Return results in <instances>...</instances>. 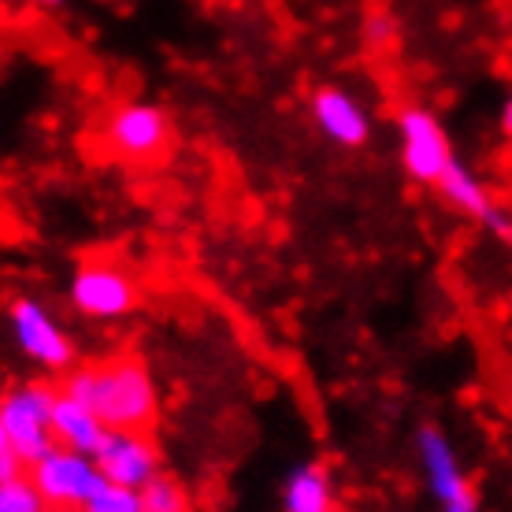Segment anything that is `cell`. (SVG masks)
Returning a JSON list of instances; mask_svg holds the SVG:
<instances>
[{
  "label": "cell",
  "mask_w": 512,
  "mask_h": 512,
  "mask_svg": "<svg viewBox=\"0 0 512 512\" xmlns=\"http://www.w3.org/2000/svg\"><path fill=\"white\" fill-rule=\"evenodd\" d=\"M82 512H145V501H141V490L108 483L101 494H93V498L86 501Z\"/></svg>",
  "instance_id": "cell-16"
},
{
  "label": "cell",
  "mask_w": 512,
  "mask_h": 512,
  "mask_svg": "<svg viewBox=\"0 0 512 512\" xmlns=\"http://www.w3.org/2000/svg\"><path fill=\"white\" fill-rule=\"evenodd\" d=\"M104 141L123 160H156L171 145V119L149 101H123L104 119Z\"/></svg>",
  "instance_id": "cell-8"
},
{
  "label": "cell",
  "mask_w": 512,
  "mask_h": 512,
  "mask_svg": "<svg viewBox=\"0 0 512 512\" xmlns=\"http://www.w3.org/2000/svg\"><path fill=\"white\" fill-rule=\"evenodd\" d=\"M141 501H145V512H190V498L186 490L171 479V475H156L153 483L141 487Z\"/></svg>",
  "instance_id": "cell-15"
},
{
  "label": "cell",
  "mask_w": 512,
  "mask_h": 512,
  "mask_svg": "<svg viewBox=\"0 0 512 512\" xmlns=\"http://www.w3.org/2000/svg\"><path fill=\"white\" fill-rule=\"evenodd\" d=\"M67 297L86 320H119L138 308L141 294L123 268L108 264V260H90L75 271Z\"/></svg>",
  "instance_id": "cell-7"
},
{
  "label": "cell",
  "mask_w": 512,
  "mask_h": 512,
  "mask_svg": "<svg viewBox=\"0 0 512 512\" xmlns=\"http://www.w3.org/2000/svg\"><path fill=\"white\" fill-rule=\"evenodd\" d=\"M8 327H12L15 349L26 360H34L38 368H49V372H71L75 342L38 297H15L8 305Z\"/></svg>",
  "instance_id": "cell-5"
},
{
  "label": "cell",
  "mask_w": 512,
  "mask_h": 512,
  "mask_svg": "<svg viewBox=\"0 0 512 512\" xmlns=\"http://www.w3.org/2000/svg\"><path fill=\"white\" fill-rule=\"evenodd\" d=\"M334 487L331 472L320 461L294 464L282 483V512H331Z\"/></svg>",
  "instance_id": "cell-12"
},
{
  "label": "cell",
  "mask_w": 512,
  "mask_h": 512,
  "mask_svg": "<svg viewBox=\"0 0 512 512\" xmlns=\"http://www.w3.org/2000/svg\"><path fill=\"white\" fill-rule=\"evenodd\" d=\"M56 397L60 390H52L49 383H19L0 401V446L15 449L26 468L56 449L52 435Z\"/></svg>",
  "instance_id": "cell-2"
},
{
  "label": "cell",
  "mask_w": 512,
  "mask_h": 512,
  "mask_svg": "<svg viewBox=\"0 0 512 512\" xmlns=\"http://www.w3.org/2000/svg\"><path fill=\"white\" fill-rule=\"evenodd\" d=\"M312 123L323 138L342 145V149H360L364 141L372 138V119L364 112V104L353 97L349 90H338V86H320L312 93Z\"/></svg>",
  "instance_id": "cell-10"
},
{
  "label": "cell",
  "mask_w": 512,
  "mask_h": 512,
  "mask_svg": "<svg viewBox=\"0 0 512 512\" xmlns=\"http://www.w3.org/2000/svg\"><path fill=\"white\" fill-rule=\"evenodd\" d=\"M364 34H368V41H372V45H386V41L394 38V19H390V15H372Z\"/></svg>",
  "instance_id": "cell-17"
},
{
  "label": "cell",
  "mask_w": 512,
  "mask_h": 512,
  "mask_svg": "<svg viewBox=\"0 0 512 512\" xmlns=\"http://www.w3.org/2000/svg\"><path fill=\"white\" fill-rule=\"evenodd\" d=\"M416 457H420L427 494L442 505V512H479V498H475L472 483L464 475L461 457H457V449L438 423L416 427Z\"/></svg>",
  "instance_id": "cell-4"
},
{
  "label": "cell",
  "mask_w": 512,
  "mask_h": 512,
  "mask_svg": "<svg viewBox=\"0 0 512 512\" xmlns=\"http://www.w3.org/2000/svg\"><path fill=\"white\" fill-rule=\"evenodd\" d=\"M30 479L49 498L52 509H78V512L86 509V501L93 494H101L108 487V475L101 472L97 457L67 446H56L38 464H30Z\"/></svg>",
  "instance_id": "cell-3"
},
{
  "label": "cell",
  "mask_w": 512,
  "mask_h": 512,
  "mask_svg": "<svg viewBox=\"0 0 512 512\" xmlns=\"http://www.w3.org/2000/svg\"><path fill=\"white\" fill-rule=\"evenodd\" d=\"M49 498L38 490V483L30 475L8 479L0 483V512H49Z\"/></svg>",
  "instance_id": "cell-14"
},
{
  "label": "cell",
  "mask_w": 512,
  "mask_h": 512,
  "mask_svg": "<svg viewBox=\"0 0 512 512\" xmlns=\"http://www.w3.org/2000/svg\"><path fill=\"white\" fill-rule=\"evenodd\" d=\"M331 512H342V509H331Z\"/></svg>",
  "instance_id": "cell-20"
},
{
  "label": "cell",
  "mask_w": 512,
  "mask_h": 512,
  "mask_svg": "<svg viewBox=\"0 0 512 512\" xmlns=\"http://www.w3.org/2000/svg\"><path fill=\"white\" fill-rule=\"evenodd\" d=\"M435 190L442 193V201H446V205H453L457 212H464V216L479 219V223L498 208L494 201H490L487 186L479 182V175H475L468 164H461V160H453V164L446 167V175L438 179Z\"/></svg>",
  "instance_id": "cell-13"
},
{
  "label": "cell",
  "mask_w": 512,
  "mask_h": 512,
  "mask_svg": "<svg viewBox=\"0 0 512 512\" xmlns=\"http://www.w3.org/2000/svg\"><path fill=\"white\" fill-rule=\"evenodd\" d=\"M397 149H401L405 175L423 182V186H438V179L446 175V167L457 160L453 149H449L442 123L427 108H420V104H405L397 112Z\"/></svg>",
  "instance_id": "cell-6"
},
{
  "label": "cell",
  "mask_w": 512,
  "mask_h": 512,
  "mask_svg": "<svg viewBox=\"0 0 512 512\" xmlns=\"http://www.w3.org/2000/svg\"><path fill=\"white\" fill-rule=\"evenodd\" d=\"M97 464L108 475V483L141 490L160 475V449L145 431H108L104 446L97 449Z\"/></svg>",
  "instance_id": "cell-9"
},
{
  "label": "cell",
  "mask_w": 512,
  "mask_h": 512,
  "mask_svg": "<svg viewBox=\"0 0 512 512\" xmlns=\"http://www.w3.org/2000/svg\"><path fill=\"white\" fill-rule=\"evenodd\" d=\"M108 431H112V427H108L90 405H82L78 397L60 390L56 409H52V435H56V446H67V449H78V453H93V457H97V449L104 446Z\"/></svg>",
  "instance_id": "cell-11"
},
{
  "label": "cell",
  "mask_w": 512,
  "mask_h": 512,
  "mask_svg": "<svg viewBox=\"0 0 512 512\" xmlns=\"http://www.w3.org/2000/svg\"><path fill=\"white\" fill-rule=\"evenodd\" d=\"M41 8H60V4H67V0H38Z\"/></svg>",
  "instance_id": "cell-19"
},
{
  "label": "cell",
  "mask_w": 512,
  "mask_h": 512,
  "mask_svg": "<svg viewBox=\"0 0 512 512\" xmlns=\"http://www.w3.org/2000/svg\"><path fill=\"white\" fill-rule=\"evenodd\" d=\"M501 134L512 138V97L505 101V108H501Z\"/></svg>",
  "instance_id": "cell-18"
},
{
  "label": "cell",
  "mask_w": 512,
  "mask_h": 512,
  "mask_svg": "<svg viewBox=\"0 0 512 512\" xmlns=\"http://www.w3.org/2000/svg\"><path fill=\"white\" fill-rule=\"evenodd\" d=\"M64 394L90 405L116 431H145L156 420V386L138 357H108L78 364L64 379Z\"/></svg>",
  "instance_id": "cell-1"
}]
</instances>
